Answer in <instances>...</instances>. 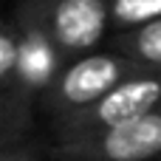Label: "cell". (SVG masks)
Listing matches in <instances>:
<instances>
[{"label": "cell", "mask_w": 161, "mask_h": 161, "mask_svg": "<svg viewBox=\"0 0 161 161\" xmlns=\"http://www.w3.org/2000/svg\"><path fill=\"white\" fill-rule=\"evenodd\" d=\"M108 17L105 0H59L51 14V31L62 51H88L105 34Z\"/></svg>", "instance_id": "obj_4"}, {"label": "cell", "mask_w": 161, "mask_h": 161, "mask_svg": "<svg viewBox=\"0 0 161 161\" xmlns=\"http://www.w3.org/2000/svg\"><path fill=\"white\" fill-rule=\"evenodd\" d=\"M161 108V68H139L133 76H127L122 85H116L105 99H99L93 108L71 116V142L91 139L105 130L122 127L133 119H142Z\"/></svg>", "instance_id": "obj_1"}, {"label": "cell", "mask_w": 161, "mask_h": 161, "mask_svg": "<svg viewBox=\"0 0 161 161\" xmlns=\"http://www.w3.org/2000/svg\"><path fill=\"white\" fill-rule=\"evenodd\" d=\"M142 65H136L127 57L113 54H93L79 62H74L54 88V105L71 116L93 108L99 99H105L116 85H122L127 76H133Z\"/></svg>", "instance_id": "obj_2"}, {"label": "cell", "mask_w": 161, "mask_h": 161, "mask_svg": "<svg viewBox=\"0 0 161 161\" xmlns=\"http://www.w3.org/2000/svg\"><path fill=\"white\" fill-rule=\"evenodd\" d=\"M17 62H20V48H17V42H14L8 34L0 31V79H6V76L17 68Z\"/></svg>", "instance_id": "obj_7"}, {"label": "cell", "mask_w": 161, "mask_h": 161, "mask_svg": "<svg viewBox=\"0 0 161 161\" xmlns=\"http://www.w3.org/2000/svg\"><path fill=\"white\" fill-rule=\"evenodd\" d=\"M0 161H37V153H34L31 147L3 144V147H0Z\"/></svg>", "instance_id": "obj_8"}, {"label": "cell", "mask_w": 161, "mask_h": 161, "mask_svg": "<svg viewBox=\"0 0 161 161\" xmlns=\"http://www.w3.org/2000/svg\"><path fill=\"white\" fill-rule=\"evenodd\" d=\"M3 139H6V136H3V130H0V147H3Z\"/></svg>", "instance_id": "obj_9"}, {"label": "cell", "mask_w": 161, "mask_h": 161, "mask_svg": "<svg viewBox=\"0 0 161 161\" xmlns=\"http://www.w3.org/2000/svg\"><path fill=\"white\" fill-rule=\"evenodd\" d=\"M65 153L93 161H150L161 156V108L122 127L65 144Z\"/></svg>", "instance_id": "obj_3"}, {"label": "cell", "mask_w": 161, "mask_h": 161, "mask_svg": "<svg viewBox=\"0 0 161 161\" xmlns=\"http://www.w3.org/2000/svg\"><path fill=\"white\" fill-rule=\"evenodd\" d=\"M119 48H122V57L133 59L136 65L161 68V17L133 28L130 34H122Z\"/></svg>", "instance_id": "obj_5"}, {"label": "cell", "mask_w": 161, "mask_h": 161, "mask_svg": "<svg viewBox=\"0 0 161 161\" xmlns=\"http://www.w3.org/2000/svg\"><path fill=\"white\" fill-rule=\"evenodd\" d=\"M110 17L125 28H139L161 17V0H113Z\"/></svg>", "instance_id": "obj_6"}]
</instances>
